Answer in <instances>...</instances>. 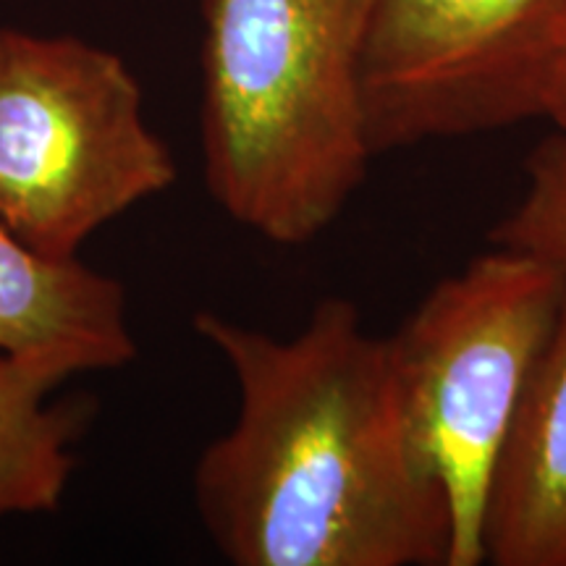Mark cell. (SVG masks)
<instances>
[{
    "label": "cell",
    "instance_id": "6da1fadb",
    "mask_svg": "<svg viewBox=\"0 0 566 566\" xmlns=\"http://www.w3.org/2000/svg\"><path fill=\"white\" fill-rule=\"evenodd\" d=\"M195 331L233 375L231 428L195 464L205 533L233 566H449V501L417 457L386 336L325 296L281 338L216 310Z\"/></svg>",
    "mask_w": 566,
    "mask_h": 566
},
{
    "label": "cell",
    "instance_id": "7a4b0ae2",
    "mask_svg": "<svg viewBox=\"0 0 566 566\" xmlns=\"http://www.w3.org/2000/svg\"><path fill=\"white\" fill-rule=\"evenodd\" d=\"M367 0H202V179L273 244L336 223L375 160L363 53Z\"/></svg>",
    "mask_w": 566,
    "mask_h": 566
},
{
    "label": "cell",
    "instance_id": "3957f363",
    "mask_svg": "<svg viewBox=\"0 0 566 566\" xmlns=\"http://www.w3.org/2000/svg\"><path fill=\"white\" fill-rule=\"evenodd\" d=\"M546 263L495 247L438 281L386 336L412 446L451 512L449 566H483L495 459L564 310Z\"/></svg>",
    "mask_w": 566,
    "mask_h": 566
},
{
    "label": "cell",
    "instance_id": "277c9868",
    "mask_svg": "<svg viewBox=\"0 0 566 566\" xmlns=\"http://www.w3.org/2000/svg\"><path fill=\"white\" fill-rule=\"evenodd\" d=\"M176 181L122 55L69 34L0 27V221L48 258H80L103 226Z\"/></svg>",
    "mask_w": 566,
    "mask_h": 566
},
{
    "label": "cell",
    "instance_id": "5b68a950",
    "mask_svg": "<svg viewBox=\"0 0 566 566\" xmlns=\"http://www.w3.org/2000/svg\"><path fill=\"white\" fill-rule=\"evenodd\" d=\"M566 0H367L359 76L375 158L543 118Z\"/></svg>",
    "mask_w": 566,
    "mask_h": 566
},
{
    "label": "cell",
    "instance_id": "8992f818",
    "mask_svg": "<svg viewBox=\"0 0 566 566\" xmlns=\"http://www.w3.org/2000/svg\"><path fill=\"white\" fill-rule=\"evenodd\" d=\"M137 349L116 275L48 258L0 221V354L59 359L80 375L122 370Z\"/></svg>",
    "mask_w": 566,
    "mask_h": 566
},
{
    "label": "cell",
    "instance_id": "52a82bcc",
    "mask_svg": "<svg viewBox=\"0 0 566 566\" xmlns=\"http://www.w3.org/2000/svg\"><path fill=\"white\" fill-rule=\"evenodd\" d=\"M483 558L491 566H566V300L495 459Z\"/></svg>",
    "mask_w": 566,
    "mask_h": 566
},
{
    "label": "cell",
    "instance_id": "ba28073f",
    "mask_svg": "<svg viewBox=\"0 0 566 566\" xmlns=\"http://www.w3.org/2000/svg\"><path fill=\"white\" fill-rule=\"evenodd\" d=\"M69 378L59 359L0 354V520L63 506L87 420L82 401L55 399Z\"/></svg>",
    "mask_w": 566,
    "mask_h": 566
},
{
    "label": "cell",
    "instance_id": "9c48e42d",
    "mask_svg": "<svg viewBox=\"0 0 566 566\" xmlns=\"http://www.w3.org/2000/svg\"><path fill=\"white\" fill-rule=\"evenodd\" d=\"M491 244L546 263L566 292V134L537 142L525 160V187L514 208L495 223Z\"/></svg>",
    "mask_w": 566,
    "mask_h": 566
},
{
    "label": "cell",
    "instance_id": "30bf717a",
    "mask_svg": "<svg viewBox=\"0 0 566 566\" xmlns=\"http://www.w3.org/2000/svg\"><path fill=\"white\" fill-rule=\"evenodd\" d=\"M543 118H548L558 132L566 134V59L562 63V69L556 71L554 84H551L546 108H543Z\"/></svg>",
    "mask_w": 566,
    "mask_h": 566
}]
</instances>
